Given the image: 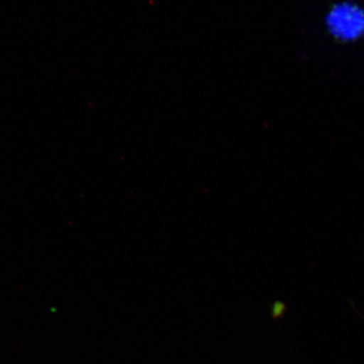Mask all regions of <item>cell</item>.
<instances>
[{
  "mask_svg": "<svg viewBox=\"0 0 364 364\" xmlns=\"http://www.w3.org/2000/svg\"><path fill=\"white\" fill-rule=\"evenodd\" d=\"M326 30L334 39L352 42L364 36V7L352 0L335 2L325 14Z\"/></svg>",
  "mask_w": 364,
  "mask_h": 364,
  "instance_id": "6da1fadb",
  "label": "cell"
},
{
  "mask_svg": "<svg viewBox=\"0 0 364 364\" xmlns=\"http://www.w3.org/2000/svg\"><path fill=\"white\" fill-rule=\"evenodd\" d=\"M284 310H286V306L282 303H275L272 308V316L274 318L282 317L284 315Z\"/></svg>",
  "mask_w": 364,
  "mask_h": 364,
  "instance_id": "7a4b0ae2",
  "label": "cell"
}]
</instances>
